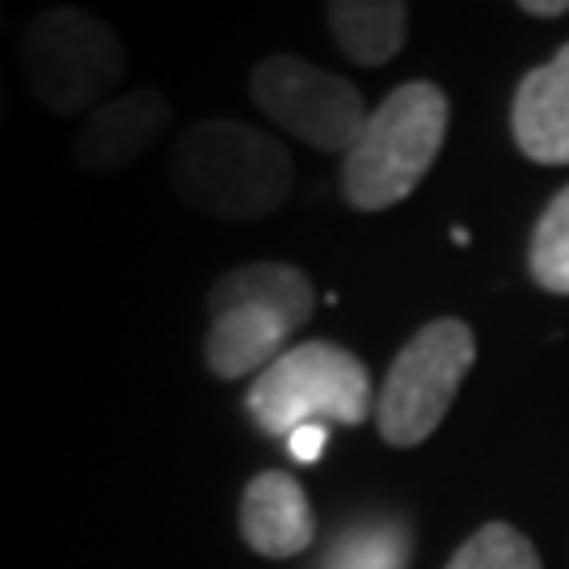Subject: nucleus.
Listing matches in <instances>:
<instances>
[{"label": "nucleus", "instance_id": "obj_1", "mask_svg": "<svg viewBox=\"0 0 569 569\" xmlns=\"http://www.w3.org/2000/svg\"><path fill=\"white\" fill-rule=\"evenodd\" d=\"M169 182L211 220H266L291 199V152L241 119H199L169 152Z\"/></svg>", "mask_w": 569, "mask_h": 569}, {"label": "nucleus", "instance_id": "obj_2", "mask_svg": "<svg viewBox=\"0 0 569 569\" xmlns=\"http://www.w3.org/2000/svg\"><path fill=\"white\" fill-rule=\"evenodd\" d=\"M317 312V287L291 262H244L207 291L203 363L216 380L262 376L291 350L296 329Z\"/></svg>", "mask_w": 569, "mask_h": 569}, {"label": "nucleus", "instance_id": "obj_3", "mask_svg": "<svg viewBox=\"0 0 569 569\" xmlns=\"http://www.w3.org/2000/svg\"><path fill=\"white\" fill-rule=\"evenodd\" d=\"M451 102L439 84L406 81L367 114L363 136L342 157V199L355 211H388L422 186L448 140Z\"/></svg>", "mask_w": 569, "mask_h": 569}, {"label": "nucleus", "instance_id": "obj_4", "mask_svg": "<svg viewBox=\"0 0 569 569\" xmlns=\"http://www.w3.org/2000/svg\"><path fill=\"white\" fill-rule=\"evenodd\" d=\"M18 60L30 98L56 119H89L127 77V47L114 26L81 4L39 9L21 30Z\"/></svg>", "mask_w": 569, "mask_h": 569}, {"label": "nucleus", "instance_id": "obj_5", "mask_svg": "<svg viewBox=\"0 0 569 569\" xmlns=\"http://www.w3.org/2000/svg\"><path fill=\"white\" fill-rule=\"evenodd\" d=\"M249 418L266 430L287 439L300 427H363L376 413V388L359 355H350L338 342H300L279 355L253 380Z\"/></svg>", "mask_w": 569, "mask_h": 569}, {"label": "nucleus", "instance_id": "obj_6", "mask_svg": "<svg viewBox=\"0 0 569 569\" xmlns=\"http://www.w3.org/2000/svg\"><path fill=\"white\" fill-rule=\"evenodd\" d=\"M477 359V338L465 321L439 317L422 326L388 367L376 392V430L392 448H418L448 418L456 392Z\"/></svg>", "mask_w": 569, "mask_h": 569}, {"label": "nucleus", "instance_id": "obj_7", "mask_svg": "<svg viewBox=\"0 0 569 569\" xmlns=\"http://www.w3.org/2000/svg\"><path fill=\"white\" fill-rule=\"evenodd\" d=\"M249 98L296 140L321 152H350L363 136L367 110L359 84L333 77L300 56H266L249 77Z\"/></svg>", "mask_w": 569, "mask_h": 569}, {"label": "nucleus", "instance_id": "obj_8", "mask_svg": "<svg viewBox=\"0 0 569 569\" xmlns=\"http://www.w3.org/2000/svg\"><path fill=\"white\" fill-rule=\"evenodd\" d=\"M173 106L161 89H127L102 102L72 140V164L84 173H119L164 136Z\"/></svg>", "mask_w": 569, "mask_h": 569}, {"label": "nucleus", "instance_id": "obj_9", "mask_svg": "<svg viewBox=\"0 0 569 569\" xmlns=\"http://www.w3.org/2000/svg\"><path fill=\"white\" fill-rule=\"evenodd\" d=\"M237 528H241L244 545L266 561L300 557L317 540V519L308 507V493L291 472H279V468H266L244 486Z\"/></svg>", "mask_w": 569, "mask_h": 569}, {"label": "nucleus", "instance_id": "obj_10", "mask_svg": "<svg viewBox=\"0 0 569 569\" xmlns=\"http://www.w3.org/2000/svg\"><path fill=\"white\" fill-rule=\"evenodd\" d=\"M510 131L536 164H569V42L515 89Z\"/></svg>", "mask_w": 569, "mask_h": 569}, {"label": "nucleus", "instance_id": "obj_11", "mask_svg": "<svg viewBox=\"0 0 569 569\" xmlns=\"http://www.w3.org/2000/svg\"><path fill=\"white\" fill-rule=\"evenodd\" d=\"M326 18L346 60L363 68H385L406 47L409 4L401 0H333Z\"/></svg>", "mask_w": 569, "mask_h": 569}, {"label": "nucleus", "instance_id": "obj_12", "mask_svg": "<svg viewBox=\"0 0 569 569\" xmlns=\"http://www.w3.org/2000/svg\"><path fill=\"white\" fill-rule=\"evenodd\" d=\"M409 566V531L406 523H359L342 531L326 552L321 569H406Z\"/></svg>", "mask_w": 569, "mask_h": 569}, {"label": "nucleus", "instance_id": "obj_13", "mask_svg": "<svg viewBox=\"0 0 569 569\" xmlns=\"http://www.w3.org/2000/svg\"><path fill=\"white\" fill-rule=\"evenodd\" d=\"M531 279L552 291V296H569V186L545 207V216L536 220L528 249Z\"/></svg>", "mask_w": 569, "mask_h": 569}, {"label": "nucleus", "instance_id": "obj_14", "mask_svg": "<svg viewBox=\"0 0 569 569\" xmlns=\"http://www.w3.org/2000/svg\"><path fill=\"white\" fill-rule=\"evenodd\" d=\"M448 569H540V552L519 528L493 519V523H481L456 549Z\"/></svg>", "mask_w": 569, "mask_h": 569}, {"label": "nucleus", "instance_id": "obj_15", "mask_svg": "<svg viewBox=\"0 0 569 569\" xmlns=\"http://www.w3.org/2000/svg\"><path fill=\"white\" fill-rule=\"evenodd\" d=\"M326 443H329V427H300L287 435V451H291V460H300V465H317Z\"/></svg>", "mask_w": 569, "mask_h": 569}, {"label": "nucleus", "instance_id": "obj_16", "mask_svg": "<svg viewBox=\"0 0 569 569\" xmlns=\"http://www.w3.org/2000/svg\"><path fill=\"white\" fill-rule=\"evenodd\" d=\"M519 9L528 18H566L569 0H519Z\"/></svg>", "mask_w": 569, "mask_h": 569}, {"label": "nucleus", "instance_id": "obj_17", "mask_svg": "<svg viewBox=\"0 0 569 569\" xmlns=\"http://www.w3.org/2000/svg\"><path fill=\"white\" fill-rule=\"evenodd\" d=\"M9 119V84H4V72H0V122Z\"/></svg>", "mask_w": 569, "mask_h": 569}]
</instances>
